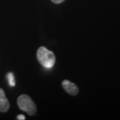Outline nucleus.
Returning <instances> with one entry per match:
<instances>
[{"mask_svg":"<svg viewBox=\"0 0 120 120\" xmlns=\"http://www.w3.org/2000/svg\"><path fill=\"white\" fill-rule=\"evenodd\" d=\"M37 59L39 64L45 68H52L56 64L55 54L44 46L38 48L37 51Z\"/></svg>","mask_w":120,"mask_h":120,"instance_id":"obj_1","label":"nucleus"},{"mask_svg":"<svg viewBox=\"0 0 120 120\" xmlns=\"http://www.w3.org/2000/svg\"><path fill=\"white\" fill-rule=\"evenodd\" d=\"M17 103L21 110L27 113L30 116H34L37 112L35 103L27 95H19L17 99Z\"/></svg>","mask_w":120,"mask_h":120,"instance_id":"obj_2","label":"nucleus"},{"mask_svg":"<svg viewBox=\"0 0 120 120\" xmlns=\"http://www.w3.org/2000/svg\"><path fill=\"white\" fill-rule=\"evenodd\" d=\"M61 86L63 87L64 90L69 95H76L79 93V89L77 85L68 79H65L61 82Z\"/></svg>","mask_w":120,"mask_h":120,"instance_id":"obj_3","label":"nucleus"},{"mask_svg":"<svg viewBox=\"0 0 120 120\" xmlns=\"http://www.w3.org/2000/svg\"><path fill=\"white\" fill-rule=\"evenodd\" d=\"M9 107L10 104L5 95L4 91L3 89L0 88V112H7L9 110Z\"/></svg>","mask_w":120,"mask_h":120,"instance_id":"obj_4","label":"nucleus"},{"mask_svg":"<svg viewBox=\"0 0 120 120\" xmlns=\"http://www.w3.org/2000/svg\"><path fill=\"white\" fill-rule=\"evenodd\" d=\"M7 77L9 80V83L11 86H15V82L13 77V74L12 73H8L7 75Z\"/></svg>","mask_w":120,"mask_h":120,"instance_id":"obj_5","label":"nucleus"},{"mask_svg":"<svg viewBox=\"0 0 120 120\" xmlns=\"http://www.w3.org/2000/svg\"><path fill=\"white\" fill-rule=\"evenodd\" d=\"M53 3H54V4H60L61 3H62V2H64L65 0H51Z\"/></svg>","mask_w":120,"mask_h":120,"instance_id":"obj_6","label":"nucleus"},{"mask_svg":"<svg viewBox=\"0 0 120 120\" xmlns=\"http://www.w3.org/2000/svg\"><path fill=\"white\" fill-rule=\"evenodd\" d=\"M17 119L18 120H26V117L23 115H19L17 116Z\"/></svg>","mask_w":120,"mask_h":120,"instance_id":"obj_7","label":"nucleus"}]
</instances>
